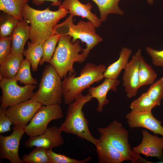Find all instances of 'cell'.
<instances>
[{"mask_svg":"<svg viewBox=\"0 0 163 163\" xmlns=\"http://www.w3.org/2000/svg\"><path fill=\"white\" fill-rule=\"evenodd\" d=\"M59 6L57 10L53 11L49 7L39 10L31 7L28 3L24 5L22 16L30 24V39L31 42L42 43L55 34V27L61 19L69 13L61 4Z\"/></svg>","mask_w":163,"mask_h":163,"instance_id":"cell-1","label":"cell"},{"mask_svg":"<svg viewBox=\"0 0 163 163\" xmlns=\"http://www.w3.org/2000/svg\"><path fill=\"white\" fill-rule=\"evenodd\" d=\"M106 69L103 64L97 66L93 63H88L82 69L79 76L75 77L76 73H68L62 81L64 103L69 104L72 102L83 90L102 79Z\"/></svg>","mask_w":163,"mask_h":163,"instance_id":"cell-2","label":"cell"},{"mask_svg":"<svg viewBox=\"0 0 163 163\" xmlns=\"http://www.w3.org/2000/svg\"><path fill=\"white\" fill-rule=\"evenodd\" d=\"M57 46L49 63L52 65L61 77L67 76V73H74V62H83L87 57L82 53V49L78 40L71 41L72 37L68 34L60 35Z\"/></svg>","mask_w":163,"mask_h":163,"instance_id":"cell-3","label":"cell"},{"mask_svg":"<svg viewBox=\"0 0 163 163\" xmlns=\"http://www.w3.org/2000/svg\"><path fill=\"white\" fill-rule=\"evenodd\" d=\"M92 98L88 93L85 95L81 93L78 96L73 102L68 104L65 120L59 128L62 132L75 135L96 146L98 139L91 134L88 121L82 111L85 104Z\"/></svg>","mask_w":163,"mask_h":163,"instance_id":"cell-4","label":"cell"},{"mask_svg":"<svg viewBox=\"0 0 163 163\" xmlns=\"http://www.w3.org/2000/svg\"><path fill=\"white\" fill-rule=\"evenodd\" d=\"M73 18L70 15L65 21L56 25L55 34L69 35L72 37V43L78 39L85 43L86 48L83 50L82 53L87 57L90 51L103 39L96 33L97 27L91 22L81 20L75 25L73 23Z\"/></svg>","mask_w":163,"mask_h":163,"instance_id":"cell-5","label":"cell"},{"mask_svg":"<svg viewBox=\"0 0 163 163\" xmlns=\"http://www.w3.org/2000/svg\"><path fill=\"white\" fill-rule=\"evenodd\" d=\"M61 77L51 64L46 65L43 72L38 91L31 99L43 105L62 103L63 98Z\"/></svg>","mask_w":163,"mask_h":163,"instance_id":"cell-6","label":"cell"},{"mask_svg":"<svg viewBox=\"0 0 163 163\" xmlns=\"http://www.w3.org/2000/svg\"><path fill=\"white\" fill-rule=\"evenodd\" d=\"M97 131L100 136L125 156L127 161L132 163H151L131 149L128 131L119 122L114 120L106 127L97 128Z\"/></svg>","mask_w":163,"mask_h":163,"instance_id":"cell-7","label":"cell"},{"mask_svg":"<svg viewBox=\"0 0 163 163\" xmlns=\"http://www.w3.org/2000/svg\"><path fill=\"white\" fill-rule=\"evenodd\" d=\"M37 87L32 84L20 86L15 78H3L0 82L2 92L0 108L6 110L10 106L31 99Z\"/></svg>","mask_w":163,"mask_h":163,"instance_id":"cell-8","label":"cell"},{"mask_svg":"<svg viewBox=\"0 0 163 163\" xmlns=\"http://www.w3.org/2000/svg\"><path fill=\"white\" fill-rule=\"evenodd\" d=\"M63 117L60 104L43 105L25 128V133L30 137L40 135L47 129L50 121Z\"/></svg>","mask_w":163,"mask_h":163,"instance_id":"cell-9","label":"cell"},{"mask_svg":"<svg viewBox=\"0 0 163 163\" xmlns=\"http://www.w3.org/2000/svg\"><path fill=\"white\" fill-rule=\"evenodd\" d=\"M25 133V128L14 124L13 131L8 136H0V158L6 159L11 163H23L19 155L21 140Z\"/></svg>","mask_w":163,"mask_h":163,"instance_id":"cell-10","label":"cell"},{"mask_svg":"<svg viewBox=\"0 0 163 163\" xmlns=\"http://www.w3.org/2000/svg\"><path fill=\"white\" fill-rule=\"evenodd\" d=\"M42 106L40 103L31 99L9 107L5 112L14 124L25 128Z\"/></svg>","mask_w":163,"mask_h":163,"instance_id":"cell-11","label":"cell"},{"mask_svg":"<svg viewBox=\"0 0 163 163\" xmlns=\"http://www.w3.org/2000/svg\"><path fill=\"white\" fill-rule=\"evenodd\" d=\"M125 118L128 125L131 128H144L155 134H160L163 136L162 122L153 116L151 110H131L126 114Z\"/></svg>","mask_w":163,"mask_h":163,"instance_id":"cell-12","label":"cell"},{"mask_svg":"<svg viewBox=\"0 0 163 163\" xmlns=\"http://www.w3.org/2000/svg\"><path fill=\"white\" fill-rule=\"evenodd\" d=\"M141 50L139 49L127 63L122 76L123 85L127 97L131 98L136 96L139 88L138 68Z\"/></svg>","mask_w":163,"mask_h":163,"instance_id":"cell-13","label":"cell"},{"mask_svg":"<svg viewBox=\"0 0 163 163\" xmlns=\"http://www.w3.org/2000/svg\"><path fill=\"white\" fill-rule=\"evenodd\" d=\"M62 132L59 128L56 126L47 127L42 134L30 136L25 142V146L27 148L40 147L48 149L57 147L64 143Z\"/></svg>","mask_w":163,"mask_h":163,"instance_id":"cell-14","label":"cell"},{"mask_svg":"<svg viewBox=\"0 0 163 163\" xmlns=\"http://www.w3.org/2000/svg\"><path fill=\"white\" fill-rule=\"evenodd\" d=\"M142 139L140 144L132 150L136 153L149 157H156L163 160V136L160 138L149 134L145 130L142 131Z\"/></svg>","mask_w":163,"mask_h":163,"instance_id":"cell-15","label":"cell"},{"mask_svg":"<svg viewBox=\"0 0 163 163\" xmlns=\"http://www.w3.org/2000/svg\"><path fill=\"white\" fill-rule=\"evenodd\" d=\"M95 146L99 163H121L127 161L121 153L101 136Z\"/></svg>","mask_w":163,"mask_h":163,"instance_id":"cell-16","label":"cell"},{"mask_svg":"<svg viewBox=\"0 0 163 163\" xmlns=\"http://www.w3.org/2000/svg\"><path fill=\"white\" fill-rule=\"evenodd\" d=\"M61 4L73 17L78 16L85 18L93 23L97 27L101 26V20L96 14L92 12V6L90 3L83 4L79 0H64Z\"/></svg>","mask_w":163,"mask_h":163,"instance_id":"cell-17","label":"cell"},{"mask_svg":"<svg viewBox=\"0 0 163 163\" xmlns=\"http://www.w3.org/2000/svg\"><path fill=\"white\" fill-rule=\"evenodd\" d=\"M120 83V81L117 79L105 78L100 85L88 88V93L91 95L92 98H95L98 101L97 108L98 112H103L104 106L109 103V101L107 97L108 92L110 90L117 91V87Z\"/></svg>","mask_w":163,"mask_h":163,"instance_id":"cell-18","label":"cell"},{"mask_svg":"<svg viewBox=\"0 0 163 163\" xmlns=\"http://www.w3.org/2000/svg\"><path fill=\"white\" fill-rule=\"evenodd\" d=\"M28 23L24 19L19 21L11 35V53L22 54L24 51L25 43L30 37V28Z\"/></svg>","mask_w":163,"mask_h":163,"instance_id":"cell-19","label":"cell"},{"mask_svg":"<svg viewBox=\"0 0 163 163\" xmlns=\"http://www.w3.org/2000/svg\"><path fill=\"white\" fill-rule=\"evenodd\" d=\"M132 53L131 49L126 47H123L120 53L118 59L106 68L103 74L104 78L117 79L121 71L124 69L129 62Z\"/></svg>","mask_w":163,"mask_h":163,"instance_id":"cell-20","label":"cell"},{"mask_svg":"<svg viewBox=\"0 0 163 163\" xmlns=\"http://www.w3.org/2000/svg\"><path fill=\"white\" fill-rule=\"evenodd\" d=\"M23 60V54L11 53L0 65V75L5 79L15 78Z\"/></svg>","mask_w":163,"mask_h":163,"instance_id":"cell-21","label":"cell"},{"mask_svg":"<svg viewBox=\"0 0 163 163\" xmlns=\"http://www.w3.org/2000/svg\"><path fill=\"white\" fill-rule=\"evenodd\" d=\"M97 5L102 22L105 21L108 14H114L122 15L124 12L119 6L121 0H92Z\"/></svg>","mask_w":163,"mask_h":163,"instance_id":"cell-22","label":"cell"},{"mask_svg":"<svg viewBox=\"0 0 163 163\" xmlns=\"http://www.w3.org/2000/svg\"><path fill=\"white\" fill-rule=\"evenodd\" d=\"M138 73L139 88L144 85H152L157 77L155 71L147 63L142 56L139 62Z\"/></svg>","mask_w":163,"mask_h":163,"instance_id":"cell-23","label":"cell"},{"mask_svg":"<svg viewBox=\"0 0 163 163\" xmlns=\"http://www.w3.org/2000/svg\"><path fill=\"white\" fill-rule=\"evenodd\" d=\"M27 46V49L24 51L22 54L30 62L33 71L36 72L43 56V43L36 44L28 41Z\"/></svg>","mask_w":163,"mask_h":163,"instance_id":"cell-24","label":"cell"},{"mask_svg":"<svg viewBox=\"0 0 163 163\" xmlns=\"http://www.w3.org/2000/svg\"><path fill=\"white\" fill-rule=\"evenodd\" d=\"M29 0H0V9L11 15L19 21L23 19L22 10L24 5Z\"/></svg>","mask_w":163,"mask_h":163,"instance_id":"cell-25","label":"cell"},{"mask_svg":"<svg viewBox=\"0 0 163 163\" xmlns=\"http://www.w3.org/2000/svg\"><path fill=\"white\" fill-rule=\"evenodd\" d=\"M48 150L42 147H35L29 154L23 155L22 161L26 163H51L47 154Z\"/></svg>","mask_w":163,"mask_h":163,"instance_id":"cell-26","label":"cell"},{"mask_svg":"<svg viewBox=\"0 0 163 163\" xmlns=\"http://www.w3.org/2000/svg\"><path fill=\"white\" fill-rule=\"evenodd\" d=\"M19 21L11 15L3 12L0 17V37L10 36Z\"/></svg>","mask_w":163,"mask_h":163,"instance_id":"cell-27","label":"cell"},{"mask_svg":"<svg viewBox=\"0 0 163 163\" xmlns=\"http://www.w3.org/2000/svg\"><path fill=\"white\" fill-rule=\"evenodd\" d=\"M29 61L26 59H23L20 67L15 77L17 81L25 85L37 84V80L33 78L30 72V65Z\"/></svg>","mask_w":163,"mask_h":163,"instance_id":"cell-28","label":"cell"},{"mask_svg":"<svg viewBox=\"0 0 163 163\" xmlns=\"http://www.w3.org/2000/svg\"><path fill=\"white\" fill-rule=\"evenodd\" d=\"M59 37V35L55 34L43 43V54L40 62V66L45 62L49 63L54 53Z\"/></svg>","mask_w":163,"mask_h":163,"instance_id":"cell-29","label":"cell"},{"mask_svg":"<svg viewBox=\"0 0 163 163\" xmlns=\"http://www.w3.org/2000/svg\"><path fill=\"white\" fill-rule=\"evenodd\" d=\"M157 106L146 92L142 94L139 97L133 101L131 103L130 107L133 111L152 110Z\"/></svg>","mask_w":163,"mask_h":163,"instance_id":"cell-30","label":"cell"},{"mask_svg":"<svg viewBox=\"0 0 163 163\" xmlns=\"http://www.w3.org/2000/svg\"><path fill=\"white\" fill-rule=\"evenodd\" d=\"M157 106H159L163 98V77L151 85L147 92Z\"/></svg>","mask_w":163,"mask_h":163,"instance_id":"cell-31","label":"cell"},{"mask_svg":"<svg viewBox=\"0 0 163 163\" xmlns=\"http://www.w3.org/2000/svg\"><path fill=\"white\" fill-rule=\"evenodd\" d=\"M47 154L51 163H85L92 159V157L89 156L83 160L76 159L64 155L56 153L53 151L52 149H48Z\"/></svg>","mask_w":163,"mask_h":163,"instance_id":"cell-32","label":"cell"},{"mask_svg":"<svg viewBox=\"0 0 163 163\" xmlns=\"http://www.w3.org/2000/svg\"><path fill=\"white\" fill-rule=\"evenodd\" d=\"M12 40L11 36L0 38V65L11 53Z\"/></svg>","mask_w":163,"mask_h":163,"instance_id":"cell-33","label":"cell"},{"mask_svg":"<svg viewBox=\"0 0 163 163\" xmlns=\"http://www.w3.org/2000/svg\"><path fill=\"white\" fill-rule=\"evenodd\" d=\"M145 50L147 53L151 57L154 65L163 67V50H156L149 46L146 47Z\"/></svg>","mask_w":163,"mask_h":163,"instance_id":"cell-34","label":"cell"},{"mask_svg":"<svg viewBox=\"0 0 163 163\" xmlns=\"http://www.w3.org/2000/svg\"><path fill=\"white\" fill-rule=\"evenodd\" d=\"M5 110L0 108V133H4L11 130V126L13 124L7 116Z\"/></svg>","mask_w":163,"mask_h":163,"instance_id":"cell-35","label":"cell"},{"mask_svg":"<svg viewBox=\"0 0 163 163\" xmlns=\"http://www.w3.org/2000/svg\"><path fill=\"white\" fill-rule=\"evenodd\" d=\"M50 1L53 3L51 5L53 6H59L61 4V2L58 1V0H32V3L34 4L39 6L43 3L45 1Z\"/></svg>","mask_w":163,"mask_h":163,"instance_id":"cell-36","label":"cell"},{"mask_svg":"<svg viewBox=\"0 0 163 163\" xmlns=\"http://www.w3.org/2000/svg\"><path fill=\"white\" fill-rule=\"evenodd\" d=\"M149 5H152L154 0H146Z\"/></svg>","mask_w":163,"mask_h":163,"instance_id":"cell-37","label":"cell"}]
</instances>
